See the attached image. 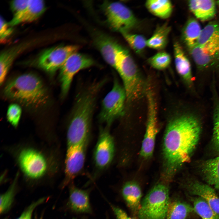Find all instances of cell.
<instances>
[{
    "instance_id": "cell-1",
    "label": "cell",
    "mask_w": 219,
    "mask_h": 219,
    "mask_svg": "<svg viewBox=\"0 0 219 219\" xmlns=\"http://www.w3.org/2000/svg\"><path fill=\"white\" fill-rule=\"evenodd\" d=\"M201 126L198 120L188 115L179 116L169 123L164 136V178L167 181L178 169L189 160L198 141Z\"/></svg>"
},
{
    "instance_id": "cell-2",
    "label": "cell",
    "mask_w": 219,
    "mask_h": 219,
    "mask_svg": "<svg viewBox=\"0 0 219 219\" xmlns=\"http://www.w3.org/2000/svg\"><path fill=\"white\" fill-rule=\"evenodd\" d=\"M105 81L93 83L78 94L68 128L67 146L89 140L97 95Z\"/></svg>"
},
{
    "instance_id": "cell-3",
    "label": "cell",
    "mask_w": 219,
    "mask_h": 219,
    "mask_svg": "<svg viewBox=\"0 0 219 219\" xmlns=\"http://www.w3.org/2000/svg\"><path fill=\"white\" fill-rule=\"evenodd\" d=\"M3 92L8 98L33 109L44 106L49 98L42 81L32 73L24 74L9 81Z\"/></svg>"
},
{
    "instance_id": "cell-4",
    "label": "cell",
    "mask_w": 219,
    "mask_h": 219,
    "mask_svg": "<svg viewBox=\"0 0 219 219\" xmlns=\"http://www.w3.org/2000/svg\"><path fill=\"white\" fill-rule=\"evenodd\" d=\"M114 68L122 81L126 100H138L146 93L148 87L129 52L121 46L117 53Z\"/></svg>"
},
{
    "instance_id": "cell-5",
    "label": "cell",
    "mask_w": 219,
    "mask_h": 219,
    "mask_svg": "<svg viewBox=\"0 0 219 219\" xmlns=\"http://www.w3.org/2000/svg\"><path fill=\"white\" fill-rule=\"evenodd\" d=\"M169 189L163 183L155 185L141 201L139 219H166L170 202Z\"/></svg>"
},
{
    "instance_id": "cell-6",
    "label": "cell",
    "mask_w": 219,
    "mask_h": 219,
    "mask_svg": "<svg viewBox=\"0 0 219 219\" xmlns=\"http://www.w3.org/2000/svg\"><path fill=\"white\" fill-rule=\"evenodd\" d=\"M109 128V127L105 126L99 128L93 153L94 170L91 177L92 181L109 168L115 156V141Z\"/></svg>"
},
{
    "instance_id": "cell-7",
    "label": "cell",
    "mask_w": 219,
    "mask_h": 219,
    "mask_svg": "<svg viewBox=\"0 0 219 219\" xmlns=\"http://www.w3.org/2000/svg\"><path fill=\"white\" fill-rule=\"evenodd\" d=\"M126 92L116 78H114L113 86L103 98L98 115L100 122L110 127L114 121L124 113Z\"/></svg>"
},
{
    "instance_id": "cell-8",
    "label": "cell",
    "mask_w": 219,
    "mask_h": 219,
    "mask_svg": "<svg viewBox=\"0 0 219 219\" xmlns=\"http://www.w3.org/2000/svg\"><path fill=\"white\" fill-rule=\"evenodd\" d=\"M101 7L109 26L121 33L129 32L138 24L132 11L122 3L106 1L103 4Z\"/></svg>"
},
{
    "instance_id": "cell-9",
    "label": "cell",
    "mask_w": 219,
    "mask_h": 219,
    "mask_svg": "<svg viewBox=\"0 0 219 219\" xmlns=\"http://www.w3.org/2000/svg\"><path fill=\"white\" fill-rule=\"evenodd\" d=\"M94 61L89 56L77 52L71 54L60 68L59 79L61 94H67L75 75L79 71L95 66Z\"/></svg>"
},
{
    "instance_id": "cell-10",
    "label": "cell",
    "mask_w": 219,
    "mask_h": 219,
    "mask_svg": "<svg viewBox=\"0 0 219 219\" xmlns=\"http://www.w3.org/2000/svg\"><path fill=\"white\" fill-rule=\"evenodd\" d=\"M79 47L76 45L59 46L43 52L37 61V66L50 74H53L61 68L68 58L77 52Z\"/></svg>"
},
{
    "instance_id": "cell-11",
    "label": "cell",
    "mask_w": 219,
    "mask_h": 219,
    "mask_svg": "<svg viewBox=\"0 0 219 219\" xmlns=\"http://www.w3.org/2000/svg\"><path fill=\"white\" fill-rule=\"evenodd\" d=\"M146 95L148 103V115L145 133L142 141L140 155L147 158L152 155L156 137L158 132L156 104L153 94L148 89Z\"/></svg>"
},
{
    "instance_id": "cell-12",
    "label": "cell",
    "mask_w": 219,
    "mask_h": 219,
    "mask_svg": "<svg viewBox=\"0 0 219 219\" xmlns=\"http://www.w3.org/2000/svg\"><path fill=\"white\" fill-rule=\"evenodd\" d=\"M89 141V140L79 144L67 146L64 186L72 182L82 172Z\"/></svg>"
},
{
    "instance_id": "cell-13",
    "label": "cell",
    "mask_w": 219,
    "mask_h": 219,
    "mask_svg": "<svg viewBox=\"0 0 219 219\" xmlns=\"http://www.w3.org/2000/svg\"><path fill=\"white\" fill-rule=\"evenodd\" d=\"M18 161L23 172L30 178L40 177L46 171L47 164L45 158L41 154L33 149L22 150L19 155Z\"/></svg>"
},
{
    "instance_id": "cell-14",
    "label": "cell",
    "mask_w": 219,
    "mask_h": 219,
    "mask_svg": "<svg viewBox=\"0 0 219 219\" xmlns=\"http://www.w3.org/2000/svg\"><path fill=\"white\" fill-rule=\"evenodd\" d=\"M189 49L193 60L200 68L207 67L219 59V40L203 45L196 44Z\"/></svg>"
},
{
    "instance_id": "cell-15",
    "label": "cell",
    "mask_w": 219,
    "mask_h": 219,
    "mask_svg": "<svg viewBox=\"0 0 219 219\" xmlns=\"http://www.w3.org/2000/svg\"><path fill=\"white\" fill-rule=\"evenodd\" d=\"M93 41L106 62L114 68L118 51L121 46L114 39L99 32L93 34Z\"/></svg>"
},
{
    "instance_id": "cell-16",
    "label": "cell",
    "mask_w": 219,
    "mask_h": 219,
    "mask_svg": "<svg viewBox=\"0 0 219 219\" xmlns=\"http://www.w3.org/2000/svg\"><path fill=\"white\" fill-rule=\"evenodd\" d=\"M68 204L71 210L75 213H92L89 190L79 189L73 184L70 187Z\"/></svg>"
},
{
    "instance_id": "cell-17",
    "label": "cell",
    "mask_w": 219,
    "mask_h": 219,
    "mask_svg": "<svg viewBox=\"0 0 219 219\" xmlns=\"http://www.w3.org/2000/svg\"><path fill=\"white\" fill-rule=\"evenodd\" d=\"M44 2L41 0H29L27 7L18 15L14 16L9 23L11 26L22 23H30L38 19L45 12Z\"/></svg>"
},
{
    "instance_id": "cell-18",
    "label": "cell",
    "mask_w": 219,
    "mask_h": 219,
    "mask_svg": "<svg viewBox=\"0 0 219 219\" xmlns=\"http://www.w3.org/2000/svg\"><path fill=\"white\" fill-rule=\"evenodd\" d=\"M34 41L19 44L3 51L0 57V83H3L15 59L20 53L32 46Z\"/></svg>"
},
{
    "instance_id": "cell-19",
    "label": "cell",
    "mask_w": 219,
    "mask_h": 219,
    "mask_svg": "<svg viewBox=\"0 0 219 219\" xmlns=\"http://www.w3.org/2000/svg\"><path fill=\"white\" fill-rule=\"evenodd\" d=\"M121 192L127 206L133 213L137 214L142 201V193L140 186L134 181H127L123 185Z\"/></svg>"
},
{
    "instance_id": "cell-20",
    "label": "cell",
    "mask_w": 219,
    "mask_h": 219,
    "mask_svg": "<svg viewBox=\"0 0 219 219\" xmlns=\"http://www.w3.org/2000/svg\"><path fill=\"white\" fill-rule=\"evenodd\" d=\"M187 189L190 194L203 199L219 214V197L214 189L209 185L195 182L189 185Z\"/></svg>"
},
{
    "instance_id": "cell-21",
    "label": "cell",
    "mask_w": 219,
    "mask_h": 219,
    "mask_svg": "<svg viewBox=\"0 0 219 219\" xmlns=\"http://www.w3.org/2000/svg\"><path fill=\"white\" fill-rule=\"evenodd\" d=\"M190 10L202 21H208L216 14V2L213 0H192L188 2Z\"/></svg>"
},
{
    "instance_id": "cell-22",
    "label": "cell",
    "mask_w": 219,
    "mask_h": 219,
    "mask_svg": "<svg viewBox=\"0 0 219 219\" xmlns=\"http://www.w3.org/2000/svg\"><path fill=\"white\" fill-rule=\"evenodd\" d=\"M175 63L178 73L189 85L192 83L190 63L180 44L177 42L173 45Z\"/></svg>"
},
{
    "instance_id": "cell-23",
    "label": "cell",
    "mask_w": 219,
    "mask_h": 219,
    "mask_svg": "<svg viewBox=\"0 0 219 219\" xmlns=\"http://www.w3.org/2000/svg\"><path fill=\"white\" fill-rule=\"evenodd\" d=\"M201 169L205 181L219 190V157L205 161Z\"/></svg>"
},
{
    "instance_id": "cell-24",
    "label": "cell",
    "mask_w": 219,
    "mask_h": 219,
    "mask_svg": "<svg viewBox=\"0 0 219 219\" xmlns=\"http://www.w3.org/2000/svg\"><path fill=\"white\" fill-rule=\"evenodd\" d=\"M202 30L199 22L194 18H190L186 22L182 29V36L189 48L196 43Z\"/></svg>"
},
{
    "instance_id": "cell-25",
    "label": "cell",
    "mask_w": 219,
    "mask_h": 219,
    "mask_svg": "<svg viewBox=\"0 0 219 219\" xmlns=\"http://www.w3.org/2000/svg\"><path fill=\"white\" fill-rule=\"evenodd\" d=\"M145 5L152 14L162 19L169 17L172 11V4L169 0H148Z\"/></svg>"
},
{
    "instance_id": "cell-26",
    "label": "cell",
    "mask_w": 219,
    "mask_h": 219,
    "mask_svg": "<svg viewBox=\"0 0 219 219\" xmlns=\"http://www.w3.org/2000/svg\"><path fill=\"white\" fill-rule=\"evenodd\" d=\"M170 27L165 24L158 26L152 36L147 40V46L157 50L162 49L166 45Z\"/></svg>"
},
{
    "instance_id": "cell-27",
    "label": "cell",
    "mask_w": 219,
    "mask_h": 219,
    "mask_svg": "<svg viewBox=\"0 0 219 219\" xmlns=\"http://www.w3.org/2000/svg\"><path fill=\"white\" fill-rule=\"evenodd\" d=\"M193 211V207L187 203L178 200L170 201L166 219H186Z\"/></svg>"
},
{
    "instance_id": "cell-28",
    "label": "cell",
    "mask_w": 219,
    "mask_h": 219,
    "mask_svg": "<svg viewBox=\"0 0 219 219\" xmlns=\"http://www.w3.org/2000/svg\"><path fill=\"white\" fill-rule=\"evenodd\" d=\"M219 40V22H211L203 28L196 44L203 45Z\"/></svg>"
},
{
    "instance_id": "cell-29",
    "label": "cell",
    "mask_w": 219,
    "mask_h": 219,
    "mask_svg": "<svg viewBox=\"0 0 219 219\" xmlns=\"http://www.w3.org/2000/svg\"><path fill=\"white\" fill-rule=\"evenodd\" d=\"M193 208L201 219H219V214L215 212L203 198L198 197L194 200Z\"/></svg>"
},
{
    "instance_id": "cell-30",
    "label": "cell",
    "mask_w": 219,
    "mask_h": 219,
    "mask_svg": "<svg viewBox=\"0 0 219 219\" xmlns=\"http://www.w3.org/2000/svg\"><path fill=\"white\" fill-rule=\"evenodd\" d=\"M121 34L131 47L137 54L141 53L147 46V40L142 35L129 32Z\"/></svg>"
},
{
    "instance_id": "cell-31",
    "label": "cell",
    "mask_w": 219,
    "mask_h": 219,
    "mask_svg": "<svg viewBox=\"0 0 219 219\" xmlns=\"http://www.w3.org/2000/svg\"><path fill=\"white\" fill-rule=\"evenodd\" d=\"M171 57L167 53L159 52L148 59V62L154 68L158 70H163L167 68L171 62Z\"/></svg>"
},
{
    "instance_id": "cell-32",
    "label": "cell",
    "mask_w": 219,
    "mask_h": 219,
    "mask_svg": "<svg viewBox=\"0 0 219 219\" xmlns=\"http://www.w3.org/2000/svg\"><path fill=\"white\" fill-rule=\"evenodd\" d=\"M21 113L22 109L19 105L16 103L10 105L7 112L8 120L14 127H16L19 124Z\"/></svg>"
},
{
    "instance_id": "cell-33",
    "label": "cell",
    "mask_w": 219,
    "mask_h": 219,
    "mask_svg": "<svg viewBox=\"0 0 219 219\" xmlns=\"http://www.w3.org/2000/svg\"><path fill=\"white\" fill-rule=\"evenodd\" d=\"M15 182L6 192L1 195L0 212L1 214L7 210L12 204L14 196Z\"/></svg>"
},
{
    "instance_id": "cell-34",
    "label": "cell",
    "mask_w": 219,
    "mask_h": 219,
    "mask_svg": "<svg viewBox=\"0 0 219 219\" xmlns=\"http://www.w3.org/2000/svg\"><path fill=\"white\" fill-rule=\"evenodd\" d=\"M214 123V141L217 149L219 151V102L216 103L215 108Z\"/></svg>"
},
{
    "instance_id": "cell-35",
    "label": "cell",
    "mask_w": 219,
    "mask_h": 219,
    "mask_svg": "<svg viewBox=\"0 0 219 219\" xmlns=\"http://www.w3.org/2000/svg\"><path fill=\"white\" fill-rule=\"evenodd\" d=\"M13 29L9 23L1 17L0 40L1 42L3 43L12 34Z\"/></svg>"
},
{
    "instance_id": "cell-36",
    "label": "cell",
    "mask_w": 219,
    "mask_h": 219,
    "mask_svg": "<svg viewBox=\"0 0 219 219\" xmlns=\"http://www.w3.org/2000/svg\"><path fill=\"white\" fill-rule=\"evenodd\" d=\"M29 0H16L12 1L10 8L13 13V16L17 15L23 11L28 5Z\"/></svg>"
},
{
    "instance_id": "cell-37",
    "label": "cell",
    "mask_w": 219,
    "mask_h": 219,
    "mask_svg": "<svg viewBox=\"0 0 219 219\" xmlns=\"http://www.w3.org/2000/svg\"><path fill=\"white\" fill-rule=\"evenodd\" d=\"M44 199H40L31 204L17 219H31L33 211L35 208L43 202Z\"/></svg>"
},
{
    "instance_id": "cell-38",
    "label": "cell",
    "mask_w": 219,
    "mask_h": 219,
    "mask_svg": "<svg viewBox=\"0 0 219 219\" xmlns=\"http://www.w3.org/2000/svg\"><path fill=\"white\" fill-rule=\"evenodd\" d=\"M110 206L116 219H137L129 216L124 210L120 207L112 204H110Z\"/></svg>"
},
{
    "instance_id": "cell-39",
    "label": "cell",
    "mask_w": 219,
    "mask_h": 219,
    "mask_svg": "<svg viewBox=\"0 0 219 219\" xmlns=\"http://www.w3.org/2000/svg\"><path fill=\"white\" fill-rule=\"evenodd\" d=\"M217 3L219 7V0L217 1Z\"/></svg>"
},
{
    "instance_id": "cell-40",
    "label": "cell",
    "mask_w": 219,
    "mask_h": 219,
    "mask_svg": "<svg viewBox=\"0 0 219 219\" xmlns=\"http://www.w3.org/2000/svg\"><path fill=\"white\" fill-rule=\"evenodd\" d=\"M40 219H42L41 218H40Z\"/></svg>"
}]
</instances>
